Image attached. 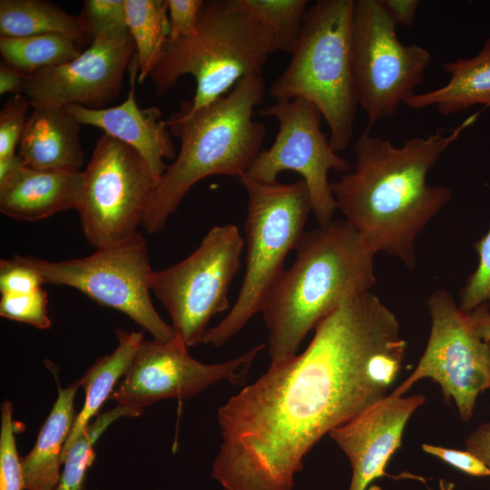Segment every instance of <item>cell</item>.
Segmentation results:
<instances>
[{"mask_svg":"<svg viewBox=\"0 0 490 490\" xmlns=\"http://www.w3.org/2000/svg\"><path fill=\"white\" fill-rule=\"evenodd\" d=\"M482 110L449 133L438 128L426 137L407 139L401 147L373 136L368 127L358 137L355 170L330 186L337 210L376 253L414 270L416 239L452 196L449 187L429 185L426 175Z\"/></svg>","mask_w":490,"mask_h":490,"instance_id":"obj_2","label":"cell"},{"mask_svg":"<svg viewBox=\"0 0 490 490\" xmlns=\"http://www.w3.org/2000/svg\"><path fill=\"white\" fill-rule=\"evenodd\" d=\"M31 103L24 94L8 99L0 112V159L16 154Z\"/></svg>","mask_w":490,"mask_h":490,"instance_id":"obj_32","label":"cell"},{"mask_svg":"<svg viewBox=\"0 0 490 490\" xmlns=\"http://www.w3.org/2000/svg\"><path fill=\"white\" fill-rule=\"evenodd\" d=\"M80 387L81 378L65 388H59L34 447L21 458L24 490H54L58 484L64 447L76 416L74 397Z\"/></svg>","mask_w":490,"mask_h":490,"instance_id":"obj_20","label":"cell"},{"mask_svg":"<svg viewBox=\"0 0 490 490\" xmlns=\"http://www.w3.org/2000/svg\"><path fill=\"white\" fill-rule=\"evenodd\" d=\"M247 191L246 270L229 313L207 329L202 343L221 347L259 312L277 284L290 250H296L311 209L303 180L260 183L240 178Z\"/></svg>","mask_w":490,"mask_h":490,"instance_id":"obj_7","label":"cell"},{"mask_svg":"<svg viewBox=\"0 0 490 490\" xmlns=\"http://www.w3.org/2000/svg\"><path fill=\"white\" fill-rule=\"evenodd\" d=\"M47 293L42 288L30 293L1 294L0 316L39 329L51 327Z\"/></svg>","mask_w":490,"mask_h":490,"instance_id":"obj_29","label":"cell"},{"mask_svg":"<svg viewBox=\"0 0 490 490\" xmlns=\"http://www.w3.org/2000/svg\"><path fill=\"white\" fill-rule=\"evenodd\" d=\"M19 258L44 283L74 288L100 305L124 313L156 340L176 338L172 325L153 307L151 291L154 270L146 240L140 232L119 244L96 249L83 258L61 261L34 256Z\"/></svg>","mask_w":490,"mask_h":490,"instance_id":"obj_8","label":"cell"},{"mask_svg":"<svg viewBox=\"0 0 490 490\" xmlns=\"http://www.w3.org/2000/svg\"><path fill=\"white\" fill-rule=\"evenodd\" d=\"M83 172H41L23 165L0 182V211L22 221H37L77 209Z\"/></svg>","mask_w":490,"mask_h":490,"instance_id":"obj_18","label":"cell"},{"mask_svg":"<svg viewBox=\"0 0 490 490\" xmlns=\"http://www.w3.org/2000/svg\"><path fill=\"white\" fill-rule=\"evenodd\" d=\"M79 18L91 41L103 33L128 29L125 0H86Z\"/></svg>","mask_w":490,"mask_h":490,"instance_id":"obj_31","label":"cell"},{"mask_svg":"<svg viewBox=\"0 0 490 490\" xmlns=\"http://www.w3.org/2000/svg\"><path fill=\"white\" fill-rule=\"evenodd\" d=\"M426 401L422 394L387 395L329 436L344 452L352 468L348 490H366L375 479L386 475V466L401 445L408 419Z\"/></svg>","mask_w":490,"mask_h":490,"instance_id":"obj_16","label":"cell"},{"mask_svg":"<svg viewBox=\"0 0 490 490\" xmlns=\"http://www.w3.org/2000/svg\"><path fill=\"white\" fill-rule=\"evenodd\" d=\"M466 448L490 469V422L479 426L466 439Z\"/></svg>","mask_w":490,"mask_h":490,"instance_id":"obj_36","label":"cell"},{"mask_svg":"<svg viewBox=\"0 0 490 490\" xmlns=\"http://www.w3.org/2000/svg\"><path fill=\"white\" fill-rule=\"evenodd\" d=\"M126 24L139 63L138 82L143 83L169 38L167 0H125Z\"/></svg>","mask_w":490,"mask_h":490,"instance_id":"obj_24","label":"cell"},{"mask_svg":"<svg viewBox=\"0 0 490 490\" xmlns=\"http://www.w3.org/2000/svg\"><path fill=\"white\" fill-rule=\"evenodd\" d=\"M262 74L243 77L224 96L194 112L181 108L165 123L180 140L179 153L158 182L142 226L160 232L189 191L212 175L242 178L258 155L265 125L252 118L263 102Z\"/></svg>","mask_w":490,"mask_h":490,"instance_id":"obj_4","label":"cell"},{"mask_svg":"<svg viewBox=\"0 0 490 490\" xmlns=\"http://www.w3.org/2000/svg\"><path fill=\"white\" fill-rule=\"evenodd\" d=\"M62 34L83 44L86 39L79 16L44 0H1L0 36L24 37Z\"/></svg>","mask_w":490,"mask_h":490,"instance_id":"obj_23","label":"cell"},{"mask_svg":"<svg viewBox=\"0 0 490 490\" xmlns=\"http://www.w3.org/2000/svg\"><path fill=\"white\" fill-rule=\"evenodd\" d=\"M42 277L19 258V255L0 261L1 294L30 293L42 288Z\"/></svg>","mask_w":490,"mask_h":490,"instance_id":"obj_33","label":"cell"},{"mask_svg":"<svg viewBox=\"0 0 490 490\" xmlns=\"http://www.w3.org/2000/svg\"><path fill=\"white\" fill-rule=\"evenodd\" d=\"M422 450L469 475H490V469L468 450L462 451L429 444L422 445Z\"/></svg>","mask_w":490,"mask_h":490,"instance_id":"obj_35","label":"cell"},{"mask_svg":"<svg viewBox=\"0 0 490 490\" xmlns=\"http://www.w3.org/2000/svg\"><path fill=\"white\" fill-rule=\"evenodd\" d=\"M142 412L116 405L93 420L64 456L60 479L54 490H85V480L95 455L93 445L107 427L120 417H135Z\"/></svg>","mask_w":490,"mask_h":490,"instance_id":"obj_26","label":"cell"},{"mask_svg":"<svg viewBox=\"0 0 490 490\" xmlns=\"http://www.w3.org/2000/svg\"><path fill=\"white\" fill-rule=\"evenodd\" d=\"M397 24L382 0H355L352 18L353 71L358 105L368 128L393 115L424 80L430 54L417 44H403Z\"/></svg>","mask_w":490,"mask_h":490,"instance_id":"obj_11","label":"cell"},{"mask_svg":"<svg viewBox=\"0 0 490 490\" xmlns=\"http://www.w3.org/2000/svg\"><path fill=\"white\" fill-rule=\"evenodd\" d=\"M355 0H318L307 12L286 69L270 84L276 102L303 99L329 128L337 152L353 136L358 98L353 71L352 18Z\"/></svg>","mask_w":490,"mask_h":490,"instance_id":"obj_6","label":"cell"},{"mask_svg":"<svg viewBox=\"0 0 490 490\" xmlns=\"http://www.w3.org/2000/svg\"><path fill=\"white\" fill-rule=\"evenodd\" d=\"M431 329L426 349L413 372L390 395L402 397L423 378H431L444 400H454L464 422L474 414L478 395L490 390V341L472 328L446 289L433 292L426 301Z\"/></svg>","mask_w":490,"mask_h":490,"instance_id":"obj_12","label":"cell"},{"mask_svg":"<svg viewBox=\"0 0 490 490\" xmlns=\"http://www.w3.org/2000/svg\"><path fill=\"white\" fill-rule=\"evenodd\" d=\"M306 349L218 410L211 476L223 490H292L326 434L386 397L406 355L396 315L366 292L323 318Z\"/></svg>","mask_w":490,"mask_h":490,"instance_id":"obj_1","label":"cell"},{"mask_svg":"<svg viewBox=\"0 0 490 490\" xmlns=\"http://www.w3.org/2000/svg\"><path fill=\"white\" fill-rule=\"evenodd\" d=\"M157 183L135 150L103 133L83 171L76 209L88 243L106 248L138 234Z\"/></svg>","mask_w":490,"mask_h":490,"instance_id":"obj_10","label":"cell"},{"mask_svg":"<svg viewBox=\"0 0 490 490\" xmlns=\"http://www.w3.org/2000/svg\"><path fill=\"white\" fill-rule=\"evenodd\" d=\"M244 240L234 224L213 226L180 262L154 271L153 292L188 348L202 343L213 316L229 308L230 284L240 266Z\"/></svg>","mask_w":490,"mask_h":490,"instance_id":"obj_9","label":"cell"},{"mask_svg":"<svg viewBox=\"0 0 490 490\" xmlns=\"http://www.w3.org/2000/svg\"><path fill=\"white\" fill-rule=\"evenodd\" d=\"M264 348L259 344L232 359L207 364L193 358L177 338L169 342L143 339L109 399L142 411L162 399H188L220 381L243 385Z\"/></svg>","mask_w":490,"mask_h":490,"instance_id":"obj_14","label":"cell"},{"mask_svg":"<svg viewBox=\"0 0 490 490\" xmlns=\"http://www.w3.org/2000/svg\"><path fill=\"white\" fill-rule=\"evenodd\" d=\"M279 51L283 46L275 32L235 0H204L196 33L168 38L149 77L162 95L181 76L192 75L195 94L180 107L194 112L227 94L243 77L262 74Z\"/></svg>","mask_w":490,"mask_h":490,"instance_id":"obj_5","label":"cell"},{"mask_svg":"<svg viewBox=\"0 0 490 490\" xmlns=\"http://www.w3.org/2000/svg\"><path fill=\"white\" fill-rule=\"evenodd\" d=\"M397 24L409 27L415 22L418 0H382Z\"/></svg>","mask_w":490,"mask_h":490,"instance_id":"obj_37","label":"cell"},{"mask_svg":"<svg viewBox=\"0 0 490 490\" xmlns=\"http://www.w3.org/2000/svg\"><path fill=\"white\" fill-rule=\"evenodd\" d=\"M475 331L485 340L490 341V306H480L467 313Z\"/></svg>","mask_w":490,"mask_h":490,"instance_id":"obj_39","label":"cell"},{"mask_svg":"<svg viewBox=\"0 0 490 490\" xmlns=\"http://www.w3.org/2000/svg\"><path fill=\"white\" fill-rule=\"evenodd\" d=\"M443 68L450 75L445 85L416 93L404 104L411 109L436 106L444 115L466 111L475 104L490 106V38L475 56L446 62Z\"/></svg>","mask_w":490,"mask_h":490,"instance_id":"obj_21","label":"cell"},{"mask_svg":"<svg viewBox=\"0 0 490 490\" xmlns=\"http://www.w3.org/2000/svg\"><path fill=\"white\" fill-rule=\"evenodd\" d=\"M204 0H167L169 39L193 35Z\"/></svg>","mask_w":490,"mask_h":490,"instance_id":"obj_34","label":"cell"},{"mask_svg":"<svg viewBox=\"0 0 490 490\" xmlns=\"http://www.w3.org/2000/svg\"><path fill=\"white\" fill-rule=\"evenodd\" d=\"M134 54L128 29L98 34L72 61L27 74L23 94L32 107L106 108L120 93Z\"/></svg>","mask_w":490,"mask_h":490,"instance_id":"obj_15","label":"cell"},{"mask_svg":"<svg viewBox=\"0 0 490 490\" xmlns=\"http://www.w3.org/2000/svg\"><path fill=\"white\" fill-rule=\"evenodd\" d=\"M27 74L5 62L0 64V93L23 94Z\"/></svg>","mask_w":490,"mask_h":490,"instance_id":"obj_38","label":"cell"},{"mask_svg":"<svg viewBox=\"0 0 490 490\" xmlns=\"http://www.w3.org/2000/svg\"><path fill=\"white\" fill-rule=\"evenodd\" d=\"M242 10L269 25L283 51L292 52L308 12L307 0H235Z\"/></svg>","mask_w":490,"mask_h":490,"instance_id":"obj_27","label":"cell"},{"mask_svg":"<svg viewBox=\"0 0 490 490\" xmlns=\"http://www.w3.org/2000/svg\"><path fill=\"white\" fill-rule=\"evenodd\" d=\"M139 76L136 53L129 66V93L126 100L117 106L89 109L76 104L64 106L82 124L95 126L104 133L135 150L148 163L157 182L168 165L165 160L177 156L165 120L156 106L138 107L135 97V82ZM158 184V183H157Z\"/></svg>","mask_w":490,"mask_h":490,"instance_id":"obj_17","label":"cell"},{"mask_svg":"<svg viewBox=\"0 0 490 490\" xmlns=\"http://www.w3.org/2000/svg\"><path fill=\"white\" fill-rule=\"evenodd\" d=\"M293 264L285 270L262 309L270 365L297 355L302 340L348 299L377 282V254L347 220L305 231Z\"/></svg>","mask_w":490,"mask_h":490,"instance_id":"obj_3","label":"cell"},{"mask_svg":"<svg viewBox=\"0 0 490 490\" xmlns=\"http://www.w3.org/2000/svg\"><path fill=\"white\" fill-rule=\"evenodd\" d=\"M474 248L478 255V264L461 289L458 303L465 313L480 306H490V227Z\"/></svg>","mask_w":490,"mask_h":490,"instance_id":"obj_30","label":"cell"},{"mask_svg":"<svg viewBox=\"0 0 490 490\" xmlns=\"http://www.w3.org/2000/svg\"><path fill=\"white\" fill-rule=\"evenodd\" d=\"M83 52V44L62 34L0 36L5 62L26 74L70 62Z\"/></svg>","mask_w":490,"mask_h":490,"instance_id":"obj_25","label":"cell"},{"mask_svg":"<svg viewBox=\"0 0 490 490\" xmlns=\"http://www.w3.org/2000/svg\"><path fill=\"white\" fill-rule=\"evenodd\" d=\"M257 113L274 117L279 131L270 147L260 152L242 178L273 183L282 172H298L308 187L318 225L333 220L337 204L328 174L330 170L347 172L350 166L337 154L322 132L318 110L309 102L297 98L276 102Z\"/></svg>","mask_w":490,"mask_h":490,"instance_id":"obj_13","label":"cell"},{"mask_svg":"<svg viewBox=\"0 0 490 490\" xmlns=\"http://www.w3.org/2000/svg\"><path fill=\"white\" fill-rule=\"evenodd\" d=\"M454 485L450 482H446L443 479L439 481V490H453Z\"/></svg>","mask_w":490,"mask_h":490,"instance_id":"obj_41","label":"cell"},{"mask_svg":"<svg viewBox=\"0 0 490 490\" xmlns=\"http://www.w3.org/2000/svg\"><path fill=\"white\" fill-rule=\"evenodd\" d=\"M24 165L19 154L5 157L0 159V182L6 180L17 169Z\"/></svg>","mask_w":490,"mask_h":490,"instance_id":"obj_40","label":"cell"},{"mask_svg":"<svg viewBox=\"0 0 490 490\" xmlns=\"http://www.w3.org/2000/svg\"><path fill=\"white\" fill-rule=\"evenodd\" d=\"M0 490H24L21 458L15 438L13 406L9 400L1 406Z\"/></svg>","mask_w":490,"mask_h":490,"instance_id":"obj_28","label":"cell"},{"mask_svg":"<svg viewBox=\"0 0 490 490\" xmlns=\"http://www.w3.org/2000/svg\"><path fill=\"white\" fill-rule=\"evenodd\" d=\"M118 345L108 355L98 358L81 377L85 400L76 415L73 428L63 451V462L69 448L83 433L91 420L99 413L103 404L109 399L121 377L129 368L135 352L144 339L142 332L117 331Z\"/></svg>","mask_w":490,"mask_h":490,"instance_id":"obj_22","label":"cell"},{"mask_svg":"<svg viewBox=\"0 0 490 490\" xmlns=\"http://www.w3.org/2000/svg\"><path fill=\"white\" fill-rule=\"evenodd\" d=\"M81 125L64 107H33L18 145L24 165L41 172H80L84 161Z\"/></svg>","mask_w":490,"mask_h":490,"instance_id":"obj_19","label":"cell"}]
</instances>
